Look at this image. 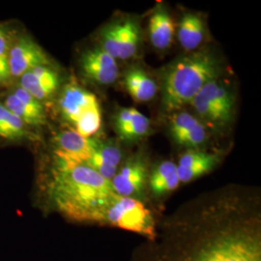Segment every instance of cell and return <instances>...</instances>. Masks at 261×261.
Instances as JSON below:
<instances>
[{
  "label": "cell",
  "instance_id": "6da1fadb",
  "mask_svg": "<svg viewBox=\"0 0 261 261\" xmlns=\"http://www.w3.org/2000/svg\"><path fill=\"white\" fill-rule=\"evenodd\" d=\"M129 261H261L259 196L237 188L201 196L161 219Z\"/></svg>",
  "mask_w": 261,
  "mask_h": 261
},
{
  "label": "cell",
  "instance_id": "7a4b0ae2",
  "mask_svg": "<svg viewBox=\"0 0 261 261\" xmlns=\"http://www.w3.org/2000/svg\"><path fill=\"white\" fill-rule=\"evenodd\" d=\"M44 208L72 223L105 226L116 197L111 182L84 164L55 159L41 183Z\"/></svg>",
  "mask_w": 261,
  "mask_h": 261
},
{
  "label": "cell",
  "instance_id": "3957f363",
  "mask_svg": "<svg viewBox=\"0 0 261 261\" xmlns=\"http://www.w3.org/2000/svg\"><path fill=\"white\" fill-rule=\"evenodd\" d=\"M219 59L211 51H196L178 58L163 77L162 105L174 112L191 103L202 87L221 75Z\"/></svg>",
  "mask_w": 261,
  "mask_h": 261
},
{
  "label": "cell",
  "instance_id": "277c9868",
  "mask_svg": "<svg viewBox=\"0 0 261 261\" xmlns=\"http://www.w3.org/2000/svg\"><path fill=\"white\" fill-rule=\"evenodd\" d=\"M160 217L152 206L142 201L116 196L106 215L105 226L138 234L151 240L157 232Z\"/></svg>",
  "mask_w": 261,
  "mask_h": 261
},
{
  "label": "cell",
  "instance_id": "5b68a950",
  "mask_svg": "<svg viewBox=\"0 0 261 261\" xmlns=\"http://www.w3.org/2000/svg\"><path fill=\"white\" fill-rule=\"evenodd\" d=\"M149 165L141 154L129 159L120 166L111 180L116 196L129 197L148 204Z\"/></svg>",
  "mask_w": 261,
  "mask_h": 261
},
{
  "label": "cell",
  "instance_id": "8992f818",
  "mask_svg": "<svg viewBox=\"0 0 261 261\" xmlns=\"http://www.w3.org/2000/svg\"><path fill=\"white\" fill-rule=\"evenodd\" d=\"M55 159L76 164H84L92 156L100 141L85 138L75 130H65L56 137Z\"/></svg>",
  "mask_w": 261,
  "mask_h": 261
},
{
  "label": "cell",
  "instance_id": "52a82bcc",
  "mask_svg": "<svg viewBox=\"0 0 261 261\" xmlns=\"http://www.w3.org/2000/svg\"><path fill=\"white\" fill-rule=\"evenodd\" d=\"M81 67L85 76L102 85L113 84L119 74L116 59L102 47L85 51L81 58Z\"/></svg>",
  "mask_w": 261,
  "mask_h": 261
},
{
  "label": "cell",
  "instance_id": "ba28073f",
  "mask_svg": "<svg viewBox=\"0 0 261 261\" xmlns=\"http://www.w3.org/2000/svg\"><path fill=\"white\" fill-rule=\"evenodd\" d=\"M8 62L11 75L21 76L35 67L47 66L48 58L37 43L29 38L22 37L11 47Z\"/></svg>",
  "mask_w": 261,
  "mask_h": 261
},
{
  "label": "cell",
  "instance_id": "9c48e42d",
  "mask_svg": "<svg viewBox=\"0 0 261 261\" xmlns=\"http://www.w3.org/2000/svg\"><path fill=\"white\" fill-rule=\"evenodd\" d=\"M221 157L216 153L188 151L178 161L177 173L181 184H189L212 172L218 167Z\"/></svg>",
  "mask_w": 261,
  "mask_h": 261
},
{
  "label": "cell",
  "instance_id": "30bf717a",
  "mask_svg": "<svg viewBox=\"0 0 261 261\" xmlns=\"http://www.w3.org/2000/svg\"><path fill=\"white\" fill-rule=\"evenodd\" d=\"M181 185L178 178L177 166L171 161H163L150 169L148 196L161 201L175 192Z\"/></svg>",
  "mask_w": 261,
  "mask_h": 261
},
{
  "label": "cell",
  "instance_id": "8fae6325",
  "mask_svg": "<svg viewBox=\"0 0 261 261\" xmlns=\"http://www.w3.org/2000/svg\"><path fill=\"white\" fill-rule=\"evenodd\" d=\"M96 105L99 103L94 94L74 84L66 85L59 100L63 116L74 124L84 112Z\"/></svg>",
  "mask_w": 261,
  "mask_h": 261
},
{
  "label": "cell",
  "instance_id": "7c38bea8",
  "mask_svg": "<svg viewBox=\"0 0 261 261\" xmlns=\"http://www.w3.org/2000/svg\"><path fill=\"white\" fill-rule=\"evenodd\" d=\"M122 159L121 149L117 145L100 142L92 156L84 163V165L92 168L111 182L121 166Z\"/></svg>",
  "mask_w": 261,
  "mask_h": 261
},
{
  "label": "cell",
  "instance_id": "4fadbf2b",
  "mask_svg": "<svg viewBox=\"0 0 261 261\" xmlns=\"http://www.w3.org/2000/svg\"><path fill=\"white\" fill-rule=\"evenodd\" d=\"M124 84L133 99L138 102L152 100L158 90L155 81L139 67H133L125 73Z\"/></svg>",
  "mask_w": 261,
  "mask_h": 261
},
{
  "label": "cell",
  "instance_id": "5bb4252c",
  "mask_svg": "<svg viewBox=\"0 0 261 261\" xmlns=\"http://www.w3.org/2000/svg\"><path fill=\"white\" fill-rule=\"evenodd\" d=\"M216 117V126H224L231 120L234 96L231 91L217 80L206 84Z\"/></svg>",
  "mask_w": 261,
  "mask_h": 261
},
{
  "label": "cell",
  "instance_id": "9a60e30c",
  "mask_svg": "<svg viewBox=\"0 0 261 261\" xmlns=\"http://www.w3.org/2000/svg\"><path fill=\"white\" fill-rule=\"evenodd\" d=\"M205 36L203 19L194 13H186L181 18L178 27V41L187 51L194 50L200 46Z\"/></svg>",
  "mask_w": 261,
  "mask_h": 261
},
{
  "label": "cell",
  "instance_id": "2e32d148",
  "mask_svg": "<svg viewBox=\"0 0 261 261\" xmlns=\"http://www.w3.org/2000/svg\"><path fill=\"white\" fill-rule=\"evenodd\" d=\"M149 35L152 45L158 49H166L172 43L174 24L165 8H158L151 16Z\"/></svg>",
  "mask_w": 261,
  "mask_h": 261
},
{
  "label": "cell",
  "instance_id": "e0dca14e",
  "mask_svg": "<svg viewBox=\"0 0 261 261\" xmlns=\"http://www.w3.org/2000/svg\"><path fill=\"white\" fill-rule=\"evenodd\" d=\"M140 40V28L138 22L134 19H124L119 59L125 60L135 56L139 48Z\"/></svg>",
  "mask_w": 261,
  "mask_h": 261
},
{
  "label": "cell",
  "instance_id": "ac0fdd59",
  "mask_svg": "<svg viewBox=\"0 0 261 261\" xmlns=\"http://www.w3.org/2000/svg\"><path fill=\"white\" fill-rule=\"evenodd\" d=\"M5 108L18 116L21 121L28 125H42L46 121L45 112H36L21 103L14 95H10L5 101Z\"/></svg>",
  "mask_w": 261,
  "mask_h": 261
},
{
  "label": "cell",
  "instance_id": "d6986e66",
  "mask_svg": "<svg viewBox=\"0 0 261 261\" xmlns=\"http://www.w3.org/2000/svg\"><path fill=\"white\" fill-rule=\"evenodd\" d=\"M115 129L123 140H140L148 133L150 119L137 110L130 121L123 126L116 127Z\"/></svg>",
  "mask_w": 261,
  "mask_h": 261
},
{
  "label": "cell",
  "instance_id": "ffe728a7",
  "mask_svg": "<svg viewBox=\"0 0 261 261\" xmlns=\"http://www.w3.org/2000/svg\"><path fill=\"white\" fill-rule=\"evenodd\" d=\"M102 115L100 106L96 105L86 112L75 122V132L85 138H91L101 128Z\"/></svg>",
  "mask_w": 261,
  "mask_h": 261
},
{
  "label": "cell",
  "instance_id": "44dd1931",
  "mask_svg": "<svg viewBox=\"0 0 261 261\" xmlns=\"http://www.w3.org/2000/svg\"><path fill=\"white\" fill-rule=\"evenodd\" d=\"M20 87L25 89L28 93L32 95L38 101L50 98L57 90L55 87L41 81L30 71L20 76Z\"/></svg>",
  "mask_w": 261,
  "mask_h": 261
},
{
  "label": "cell",
  "instance_id": "7402d4cb",
  "mask_svg": "<svg viewBox=\"0 0 261 261\" xmlns=\"http://www.w3.org/2000/svg\"><path fill=\"white\" fill-rule=\"evenodd\" d=\"M202 122L191 113L177 112L172 116L169 122V130L173 140H175L187 132L195 129Z\"/></svg>",
  "mask_w": 261,
  "mask_h": 261
},
{
  "label": "cell",
  "instance_id": "603a6c76",
  "mask_svg": "<svg viewBox=\"0 0 261 261\" xmlns=\"http://www.w3.org/2000/svg\"><path fill=\"white\" fill-rule=\"evenodd\" d=\"M25 136V124L18 116L7 111L0 128V137L7 140H18Z\"/></svg>",
  "mask_w": 261,
  "mask_h": 261
},
{
  "label": "cell",
  "instance_id": "cb8c5ba5",
  "mask_svg": "<svg viewBox=\"0 0 261 261\" xmlns=\"http://www.w3.org/2000/svg\"><path fill=\"white\" fill-rule=\"evenodd\" d=\"M207 129L205 125L201 123L195 129L189 130L182 136L175 139V141L179 145L186 146V147H198L201 144H203L207 140Z\"/></svg>",
  "mask_w": 261,
  "mask_h": 261
},
{
  "label": "cell",
  "instance_id": "d4e9b609",
  "mask_svg": "<svg viewBox=\"0 0 261 261\" xmlns=\"http://www.w3.org/2000/svg\"><path fill=\"white\" fill-rule=\"evenodd\" d=\"M30 72L39 77L41 81H43L44 83L55 87L56 89L58 88L59 86L58 75L48 66H38L34 69H32Z\"/></svg>",
  "mask_w": 261,
  "mask_h": 261
},
{
  "label": "cell",
  "instance_id": "484cf974",
  "mask_svg": "<svg viewBox=\"0 0 261 261\" xmlns=\"http://www.w3.org/2000/svg\"><path fill=\"white\" fill-rule=\"evenodd\" d=\"M14 95L19 99V101L22 103H24V106H27L29 109L34 110L36 112H45L44 107L42 106V103H40V101H38L37 99H35L32 95L28 93L25 89H23L22 87H19Z\"/></svg>",
  "mask_w": 261,
  "mask_h": 261
},
{
  "label": "cell",
  "instance_id": "4316f807",
  "mask_svg": "<svg viewBox=\"0 0 261 261\" xmlns=\"http://www.w3.org/2000/svg\"><path fill=\"white\" fill-rule=\"evenodd\" d=\"M10 68L8 62V56H0V84L9 80Z\"/></svg>",
  "mask_w": 261,
  "mask_h": 261
},
{
  "label": "cell",
  "instance_id": "83f0119b",
  "mask_svg": "<svg viewBox=\"0 0 261 261\" xmlns=\"http://www.w3.org/2000/svg\"><path fill=\"white\" fill-rule=\"evenodd\" d=\"M7 47H8V35L6 31L0 28V56H7Z\"/></svg>",
  "mask_w": 261,
  "mask_h": 261
}]
</instances>
